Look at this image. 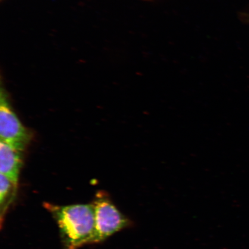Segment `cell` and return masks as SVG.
<instances>
[{
	"label": "cell",
	"instance_id": "6da1fadb",
	"mask_svg": "<svg viewBox=\"0 0 249 249\" xmlns=\"http://www.w3.org/2000/svg\"><path fill=\"white\" fill-rule=\"evenodd\" d=\"M60 230L66 249H77L91 244L95 228L93 204H74L60 206L45 203Z\"/></svg>",
	"mask_w": 249,
	"mask_h": 249
},
{
	"label": "cell",
	"instance_id": "7a4b0ae2",
	"mask_svg": "<svg viewBox=\"0 0 249 249\" xmlns=\"http://www.w3.org/2000/svg\"><path fill=\"white\" fill-rule=\"evenodd\" d=\"M92 204L95 228L91 244L104 241L114 233L133 226L132 221L118 209L107 195H97Z\"/></svg>",
	"mask_w": 249,
	"mask_h": 249
},
{
	"label": "cell",
	"instance_id": "3957f363",
	"mask_svg": "<svg viewBox=\"0 0 249 249\" xmlns=\"http://www.w3.org/2000/svg\"><path fill=\"white\" fill-rule=\"evenodd\" d=\"M0 139L23 152L31 139L29 130L18 119L2 89L0 95Z\"/></svg>",
	"mask_w": 249,
	"mask_h": 249
},
{
	"label": "cell",
	"instance_id": "277c9868",
	"mask_svg": "<svg viewBox=\"0 0 249 249\" xmlns=\"http://www.w3.org/2000/svg\"><path fill=\"white\" fill-rule=\"evenodd\" d=\"M22 159L23 151L2 140L0 141V173L17 186Z\"/></svg>",
	"mask_w": 249,
	"mask_h": 249
},
{
	"label": "cell",
	"instance_id": "5b68a950",
	"mask_svg": "<svg viewBox=\"0 0 249 249\" xmlns=\"http://www.w3.org/2000/svg\"><path fill=\"white\" fill-rule=\"evenodd\" d=\"M18 186L12 183L7 177L0 174V213L1 223L17 195Z\"/></svg>",
	"mask_w": 249,
	"mask_h": 249
}]
</instances>
